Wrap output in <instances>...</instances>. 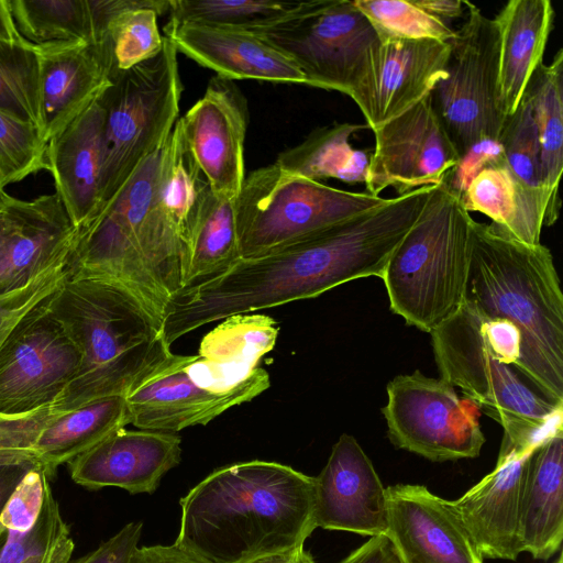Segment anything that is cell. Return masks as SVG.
Segmentation results:
<instances>
[{
	"instance_id": "1",
	"label": "cell",
	"mask_w": 563,
	"mask_h": 563,
	"mask_svg": "<svg viewBox=\"0 0 563 563\" xmlns=\"http://www.w3.org/2000/svg\"><path fill=\"white\" fill-rule=\"evenodd\" d=\"M179 504L175 544L203 563H247L305 544L316 529L314 477L278 462L217 468Z\"/></svg>"
},
{
	"instance_id": "2",
	"label": "cell",
	"mask_w": 563,
	"mask_h": 563,
	"mask_svg": "<svg viewBox=\"0 0 563 563\" xmlns=\"http://www.w3.org/2000/svg\"><path fill=\"white\" fill-rule=\"evenodd\" d=\"M163 145L76 232L67 264L69 278L119 283L161 320L184 289L187 262L186 242L158 196Z\"/></svg>"
},
{
	"instance_id": "3",
	"label": "cell",
	"mask_w": 563,
	"mask_h": 563,
	"mask_svg": "<svg viewBox=\"0 0 563 563\" xmlns=\"http://www.w3.org/2000/svg\"><path fill=\"white\" fill-rule=\"evenodd\" d=\"M466 301L521 334L516 371L563 405V294L551 251L473 221Z\"/></svg>"
},
{
	"instance_id": "4",
	"label": "cell",
	"mask_w": 563,
	"mask_h": 563,
	"mask_svg": "<svg viewBox=\"0 0 563 563\" xmlns=\"http://www.w3.org/2000/svg\"><path fill=\"white\" fill-rule=\"evenodd\" d=\"M48 307L80 354L52 408L68 411L128 393L170 353L162 320L131 290L101 278H69Z\"/></svg>"
},
{
	"instance_id": "5",
	"label": "cell",
	"mask_w": 563,
	"mask_h": 563,
	"mask_svg": "<svg viewBox=\"0 0 563 563\" xmlns=\"http://www.w3.org/2000/svg\"><path fill=\"white\" fill-rule=\"evenodd\" d=\"M430 335L440 378L498 422L504 437L536 448L563 431V405L543 397L514 367L521 350L515 324L488 318L465 300Z\"/></svg>"
},
{
	"instance_id": "6",
	"label": "cell",
	"mask_w": 563,
	"mask_h": 563,
	"mask_svg": "<svg viewBox=\"0 0 563 563\" xmlns=\"http://www.w3.org/2000/svg\"><path fill=\"white\" fill-rule=\"evenodd\" d=\"M474 219L459 194L437 186L382 277L390 310L432 332L464 303Z\"/></svg>"
},
{
	"instance_id": "7",
	"label": "cell",
	"mask_w": 563,
	"mask_h": 563,
	"mask_svg": "<svg viewBox=\"0 0 563 563\" xmlns=\"http://www.w3.org/2000/svg\"><path fill=\"white\" fill-rule=\"evenodd\" d=\"M177 53L164 36L156 56L120 74L100 95L104 110L100 210L142 161L166 142L177 121L183 91Z\"/></svg>"
},
{
	"instance_id": "8",
	"label": "cell",
	"mask_w": 563,
	"mask_h": 563,
	"mask_svg": "<svg viewBox=\"0 0 563 563\" xmlns=\"http://www.w3.org/2000/svg\"><path fill=\"white\" fill-rule=\"evenodd\" d=\"M387 200L290 174L276 163L260 167L244 178L233 201L241 256L265 254Z\"/></svg>"
},
{
	"instance_id": "9",
	"label": "cell",
	"mask_w": 563,
	"mask_h": 563,
	"mask_svg": "<svg viewBox=\"0 0 563 563\" xmlns=\"http://www.w3.org/2000/svg\"><path fill=\"white\" fill-rule=\"evenodd\" d=\"M466 11L448 42L446 76L431 91L433 108L460 158L481 141H498L505 122L497 106L496 23L468 1Z\"/></svg>"
},
{
	"instance_id": "10",
	"label": "cell",
	"mask_w": 563,
	"mask_h": 563,
	"mask_svg": "<svg viewBox=\"0 0 563 563\" xmlns=\"http://www.w3.org/2000/svg\"><path fill=\"white\" fill-rule=\"evenodd\" d=\"M249 32L290 58L308 86L346 96L365 54L378 41L353 0L302 1L289 18Z\"/></svg>"
},
{
	"instance_id": "11",
	"label": "cell",
	"mask_w": 563,
	"mask_h": 563,
	"mask_svg": "<svg viewBox=\"0 0 563 563\" xmlns=\"http://www.w3.org/2000/svg\"><path fill=\"white\" fill-rule=\"evenodd\" d=\"M382 413L390 442L432 462L474 459L486 441L479 409L442 378L420 371L394 377Z\"/></svg>"
},
{
	"instance_id": "12",
	"label": "cell",
	"mask_w": 563,
	"mask_h": 563,
	"mask_svg": "<svg viewBox=\"0 0 563 563\" xmlns=\"http://www.w3.org/2000/svg\"><path fill=\"white\" fill-rule=\"evenodd\" d=\"M52 295L22 318L0 346V415L51 406L79 369L80 354L49 310Z\"/></svg>"
},
{
	"instance_id": "13",
	"label": "cell",
	"mask_w": 563,
	"mask_h": 563,
	"mask_svg": "<svg viewBox=\"0 0 563 563\" xmlns=\"http://www.w3.org/2000/svg\"><path fill=\"white\" fill-rule=\"evenodd\" d=\"M373 133L375 146L365 180L366 192L373 196L386 188L404 195L443 185L459 165L460 155L433 108L431 92Z\"/></svg>"
},
{
	"instance_id": "14",
	"label": "cell",
	"mask_w": 563,
	"mask_h": 563,
	"mask_svg": "<svg viewBox=\"0 0 563 563\" xmlns=\"http://www.w3.org/2000/svg\"><path fill=\"white\" fill-rule=\"evenodd\" d=\"M450 44L377 41L365 54L347 96L372 131L401 115L446 76Z\"/></svg>"
},
{
	"instance_id": "15",
	"label": "cell",
	"mask_w": 563,
	"mask_h": 563,
	"mask_svg": "<svg viewBox=\"0 0 563 563\" xmlns=\"http://www.w3.org/2000/svg\"><path fill=\"white\" fill-rule=\"evenodd\" d=\"M186 355L173 352L150 371L124 397L129 422L141 430L178 432L206 426L228 409L251 401L271 383L258 367L241 386L217 393L200 387L188 375Z\"/></svg>"
},
{
	"instance_id": "16",
	"label": "cell",
	"mask_w": 563,
	"mask_h": 563,
	"mask_svg": "<svg viewBox=\"0 0 563 563\" xmlns=\"http://www.w3.org/2000/svg\"><path fill=\"white\" fill-rule=\"evenodd\" d=\"M189 151L218 197L234 200L244 181L247 100L233 80L213 76L179 119Z\"/></svg>"
},
{
	"instance_id": "17",
	"label": "cell",
	"mask_w": 563,
	"mask_h": 563,
	"mask_svg": "<svg viewBox=\"0 0 563 563\" xmlns=\"http://www.w3.org/2000/svg\"><path fill=\"white\" fill-rule=\"evenodd\" d=\"M128 424L122 396L99 399L68 411L46 406L20 415H0V450L34 454L51 479L59 465Z\"/></svg>"
},
{
	"instance_id": "18",
	"label": "cell",
	"mask_w": 563,
	"mask_h": 563,
	"mask_svg": "<svg viewBox=\"0 0 563 563\" xmlns=\"http://www.w3.org/2000/svg\"><path fill=\"white\" fill-rule=\"evenodd\" d=\"M316 528L367 537L387 534V493L356 439L343 433L314 477Z\"/></svg>"
},
{
	"instance_id": "19",
	"label": "cell",
	"mask_w": 563,
	"mask_h": 563,
	"mask_svg": "<svg viewBox=\"0 0 563 563\" xmlns=\"http://www.w3.org/2000/svg\"><path fill=\"white\" fill-rule=\"evenodd\" d=\"M533 449L503 435L495 468L460 498L448 500L483 559L515 561L522 553L519 507Z\"/></svg>"
},
{
	"instance_id": "20",
	"label": "cell",
	"mask_w": 563,
	"mask_h": 563,
	"mask_svg": "<svg viewBox=\"0 0 563 563\" xmlns=\"http://www.w3.org/2000/svg\"><path fill=\"white\" fill-rule=\"evenodd\" d=\"M181 439L172 432L119 428L69 461L71 479L88 489L119 487L153 494L181 460Z\"/></svg>"
},
{
	"instance_id": "21",
	"label": "cell",
	"mask_w": 563,
	"mask_h": 563,
	"mask_svg": "<svg viewBox=\"0 0 563 563\" xmlns=\"http://www.w3.org/2000/svg\"><path fill=\"white\" fill-rule=\"evenodd\" d=\"M386 493L387 536L404 563H484L446 499L417 484L391 485Z\"/></svg>"
},
{
	"instance_id": "22",
	"label": "cell",
	"mask_w": 563,
	"mask_h": 563,
	"mask_svg": "<svg viewBox=\"0 0 563 563\" xmlns=\"http://www.w3.org/2000/svg\"><path fill=\"white\" fill-rule=\"evenodd\" d=\"M177 51L228 79L305 84L297 65L280 51L249 31L200 24H169L164 27Z\"/></svg>"
},
{
	"instance_id": "23",
	"label": "cell",
	"mask_w": 563,
	"mask_h": 563,
	"mask_svg": "<svg viewBox=\"0 0 563 563\" xmlns=\"http://www.w3.org/2000/svg\"><path fill=\"white\" fill-rule=\"evenodd\" d=\"M104 110L100 96L47 142L48 172L76 230L100 210Z\"/></svg>"
},
{
	"instance_id": "24",
	"label": "cell",
	"mask_w": 563,
	"mask_h": 563,
	"mask_svg": "<svg viewBox=\"0 0 563 563\" xmlns=\"http://www.w3.org/2000/svg\"><path fill=\"white\" fill-rule=\"evenodd\" d=\"M36 48L40 58L42 135L48 142L82 113L111 82L91 43L59 42Z\"/></svg>"
},
{
	"instance_id": "25",
	"label": "cell",
	"mask_w": 563,
	"mask_h": 563,
	"mask_svg": "<svg viewBox=\"0 0 563 563\" xmlns=\"http://www.w3.org/2000/svg\"><path fill=\"white\" fill-rule=\"evenodd\" d=\"M555 11L549 0H510L496 14L498 32L497 106L506 120L543 63Z\"/></svg>"
},
{
	"instance_id": "26",
	"label": "cell",
	"mask_w": 563,
	"mask_h": 563,
	"mask_svg": "<svg viewBox=\"0 0 563 563\" xmlns=\"http://www.w3.org/2000/svg\"><path fill=\"white\" fill-rule=\"evenodd\" d=\"M519 534L522 552L548 560L563 540V431L541 441L526 467L520 507Z\"/></svg>"
},
{
	"instance_id": "27",
	"label": "cell",
	"mask_w": 563,
	"mask_h": 563,
	"mask_svg": "<svg viewBox=\"0 0 563 563\" xmlns=\"http://www.w3.org/2000/svg\"><path fill=\"white\" fill-rule=\"evenodd\" d=\"M92 45L112 82L120 74L156 56L164 44L157 16L169 0H88Z\"/></svg>"
},
{
	"instance_id": "28",
	"label": "cell",
	"mask_w": 563,
	"mask_h": 563,
	"mask_svg": "<svg viewBox=\"0 0 563 563\" xmlns=\"http://www.w3.org/2000/svg\"><path fill=\"white\" fill-rule=\"evenodd\" d=\"M498 141L503 147L505 165L518 189L517 241L538 244L544 228L547 194L537 129L526 95L516 111L505 120Z\"/></svg>"
},
{
	"instance_id": "29",
	"label": "cell",
	"mask_w": 563,
	"mask_h": 563,
	"mask_svg": "<svg viewBox=\"0 0 563 563\" xmlns=\"http://www.w3.org/2000/svg\"><path fill=\"white\" fill-rule=\"evenodd\" d=\"M528 97L537 129L542 179L547 194L543 227L559 219V185L563 170V51L550 64L542 63L530 79Z\"/></svg>"
},
{
	"instance_id": "30",
	"label": "cell",
	"mask_w": 563,
	"mask_h": 563,
	"mask_svg": "<svg viewBox=\"0 0 563 563\" xmlns=\"http://www.w3.org/2000/svg\"><path fill=\"white\" fill-rule=\"evenodd\" d=\"M366 124L333 123L313 130L301 143L279 153L276 164L284 170L320 181L338 179L364 183L371 153L354 147L352 136Z\"/></svg>"
},
{
	"instance_id": "31",
	"label": "cell",
	"mask_w": 563,
	"mask_h": 563,
	"mask_svg": "<svg viewBox=\"0 0 563 563\" xmlns=\"http://www.w3.org/2000/svg\"><path fill=\"white\" fill-rule=\"evenodd\" d=\"M233 201L212 190L208 194L190 239L184 289L224 272L242 258Z\"/></svg>"
},
{
	"instance_id": "32",
	"label": "cell",
	"mask_w": 563,
	"mask_h": 563,
	"mask_svg": "<svg viewBox=\"0 0 563 563\" xmlns=\"http://www.w3.org/2000/svg\"><path fill=\"white\" fill-rule=\"evenodd\" d=\"M278 332L277 322L269 316L256 312L233 314L202 338L198 355L253 371L275 346Z\"/></svg>"
},
{
	"instance_id": "33",
	"label": "cell",
	"mask_w": 563,
	"mask_h": 563,
	"mask_svg": "<svg viewBox=\"0 0 563 563\" xmlns=\"http://www.w3.org/2000/svg\"><path fill=\"white\" fill-rule=\"evenodd\" d=\"M9 5L20 35L35 46L92 43L88 0H9Z\"/></svg>"
},
{
	"instance_id": "34",
	"label": "cell",
	"mask_w": 563,
	"mask_h": 563,
	"mask_svg": "<svg viewBox=\"0 0 563 563\" xmlns=\"http://www.w3.org/2000/svg\"><path fill=\"white\" fill-rule=\"evenodd\" d=\"M301 4L302 1L169 0L167 23L253 31L289 18Z\"/></svg>"
},
{
	"instance_id": "35",
	"label": "cell",
	"mask_w": 563,
	"mask_h": 563,
	"mask_svg": "<svg viewBox=\"0 0 563 563\" xmlns=\"http://www.w3.org/2000/svg\"><path fill=\"white\" fill-rule=\"evenodd\" d=\"M74 547L49 485L30 530L18 532L0 526V563H68Z\"/></svg>"
},
{
	"instance_id": "36",
	"label": "cell",
	"mask_w": 563,
	"mask_h": 563,
	"mask_svg": "<svg viewBox=\"0 0 563 563\" xmlns=\"http://www.w3.org/2000/svg\"><path fill=\"white\" fill-rule=\"evenodd\" d=\"M0 110L42 133L40 58L35 45L0 41Z\"/></svg>"
},
{
	"instance_id": "37",
	"label": "cell",
	"mask_w": 563,
	"mask_h": 563,
	"mask_svg": "<svg viewBox=\"0 0 563 563\" xmlns=\"http://www.w3.org/2000/svg\"><path fill=\"white\" fill-rule=\"evenodd\" d=\"M460 198L466 211L486 216L495 230L517 240L519 196L505 159L481 169Z\"/></svg>"
},
{
	"instance_id": "38",
	"label": "cell",
	"mask_w": 563,
	"mask_h": 563,
	"mask_svg": "<svg viewBox=\"0 0 563 563\" xmlns=\"http://www.w3.org/2000/svg\"><path fill=\"white\" fill-rule=\"evenodd\" d=\"M354 5L372 24L378 41L433 40L449 42L454 30L433 18L412 1L353 0Z\"/></svg>"
},
{
	"instance_id": "39",
	"label": "cell",
	"mask_w": 563,
	"mask_h": 563,
	"mask_svg": "<svg viewBox=\"0 0 563 563\" xmlns=\"http://www.w3.org/2000/svg\"><path fill=\"white\" fill-rule=\"evenodd\" d=\"M47 142L41 131L0 110V169L4 186L48 170Z\"/></svg>"
},
{
	"instance_id": "40",
	"label": "cell",
	"mask_w": 563,
	"mask_h": 563,
	"mask_svg": "<svg viewBox=\"0 0 563 563\" xmlns=\"http://www.w3.org/2000/svg\"><path fill=\"white\" fill-rule=\"evenodd\" d=\"M68 258L38 274L25 286L0 295V346L19 321L66 280Z\"/></svg>"
},
{
	"instance_id": "41",
	"label": "cell",
	"mask_w": 563,
	"mask_h": 563,
	"mask_svg": "<svg viewBox=\"0 0 563 563\" xmlns=\"http://www.w3.org/2000/svg\"><path fill=\"white\" fill-rule=\"evenodd\" d=\"M48 485L43 468L29 472L5 504L0 526L18 532L30 530L40 515Z\"/></svg>"
},
{
	"instance_id": "42",
	"label": "cell",
	"mask_w": 563,
	"mask_h": 563,
	"mask_svg": "<svg viewBox=\"0 0 563 563\" xmlns=\"http://www.w3.org/2000/svg\"><path fill=\"white\" fill-rule=\"evenodd\" d=\"M142 528V521L129 522L96 550L68 563H130L137 548Z\"/></svg>"
},
{
	"instance_id": "43",
	"label": "cell",
	"mask_w": 563,
	"mask_h": 563,
	"mask_svg": "<svg viewBox=\"0 0 563 563\" xmlns=\"http://www.w3.org/2000/svg\"><path fill=\"white\" fill-rule=\"evenodd\" d=\"M36 468L45 471L42 462L34 454L24 451L0 450V516L21 481L29 472Z\"/></svg>"
},
{
	"instance_id": "44",
	"label": "cell",
	"mask_w": 563,
	"mask_h": 563,
	"mask_svg": "<svg viewBox=\"0 0 563 563\" xmlns=\"http://www.w3.org/2000/svg\"><path fill=\"white\" fill-rule=\"evenodd\" d=\"M339 563H404L387 534L371 537Z\"/></svg>"
},
{
	"instance_id": "45",
	"label": "cell",
	"mask_w": 563,
	"mask_h": 563,
	"mask_svg": "<svg viewBox=\"0 0 563 563\" xmlns=\"http://www.w3.org/2000/svg\"><path fill=\"white\" fill-rule=\"evenodd\" d=\"M16 230L14 217L0 205V295L15 290L11 276V249Z\"/></svg>"
},
{
	"instance_id": "46",
	"label": "cell",
	"mask_w": 563,
	"mask_h": 563,
	"mask_svg": "<svg viewBox=\"0 0 563 563\" xmlns=\"http://www.w3.org/2000/svg\"><path fill=\"white\" fill-rule=\"evenodd\" d=\"M130 563H203L175 543L137 547Z\"/></svg>"
},
{
	"instance_id": "47",
	"label": "cell",
	"mask_w": 563,
	"mask_h": 563,
	"mask_svg": "<svg viewBox=\"0 0 563 563\" xmlns=\"http://www.w3.org/2000/svg\"><path fill=\"white\" fill-rule=\"evenodd\" d=\"M412 2L446 24L451 20L461 18L466 10V1L462 0H412Z\"/></svg>"
},
{
	"instance_id": "48",
	"label": "cell",
	"mask_w": 563,
	"mask_h": 563,
	"mask_svg": "<svg viewBox=\"0 0 563 563\" xmlns=\"http://www.w3.org/2000/svg\"><path fill=\"white\" fill-rule=\"evenodd\" d=\"M247 563H317L312 555L299 544L283 551L265 554Z\"/></svg>"
},
{
	"instance_id": "49",
	"label": "cell",
	"mask_w": 563,
	"mask_h": 563,
	"mask_svg": "<svg viewBox=\"0 0 563 563\" xmlns=\"http://www.w3.org/2000/svg\"><path fill=\"white\" fill-rule=\"evenodd\" d=\"M0 41L31 44L20 35L10 10L9 0H0Z\"/></svg>"
},
{
	"instance_id": "50",
	"label": "cell",
	"mask_w": 563,
	"mask_h": 563,
	"mask_svg": "<svg viewBox=\"0 0 563 563\" xmlns=\"http://www.w3.org/2000/svg\"><path fill=\"white\" fill-rule=\"evenodd\" d=\"M4 184H3V177H2V173H1V169H0V199L4 196L5 191H4Z\"/></svg>"
}]
</instances>
